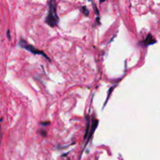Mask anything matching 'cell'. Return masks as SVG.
I'll return each instance as SVG.
<instances>
[{"label":"cell","instance_id":"cell-1","mask_svg":"<svg viewBox=\"0 0 160 160\" xmlns=\"http://www.w3.org/2000/svg\"><path fill=\"white\" fill-rule=\"evenodd\" d=\"M59 19L57 15V3L56 0H49V11L45 18V23L51 27L54 28L57 26Z\"/></svg>","mask_w":160,"mask_h":160},{"label":"cell","instance_id":"cell-2","mask_svg":"<svg viewBox=\"0 0 160 160\" xmlns=\"http://www.w3.org/2000/svg\"><path fill=\"white\" fill-rule=\"evenodd\" d=\"M19 45L21 47V48H22V49H26V50L28 51V52H30V53H33L34 55L42 56L44 57V58H45L46 59H48V60H50V59L49 58V56H47L45 55V53L43 51L39 50V49H38L34 46H33L32 45L28 44V42H26V41L23 40V39H20V40Z\"/></svg>","mask_w":160,"mask_h":160},{"label":"cell","instance_id":"cell-3","mask_svg":"<svg viewBox=\"0 0 160 160\" xmlns=\"http://www.w3.org/2000/svg\"><path fill=\"white\" fill-rule=\"evenodd\" d=\"M98 124H99V120H96V119H92L91 122L90 123L88 119V116L87 117V127H86V132H85V134H84V138L88 137V140H87V143L88 142L90 138L91 137V136L93 135L95 131L97 128Z\"/></svg>","mask_w":160,"mask_h":160},{"label":"cell","instance_id":"cell-4","mask_svg":"<svg viewBox=\"0 0 160 160\" xmlns=\"http://www.w3.org/2000/svg\"><path fill=\"white\" fill-rule=\"evenodd\" d=\"M141 42H142V45H143L147 47L149 46V45H152L153 44H156V39L153 38V36H152V34H148L147 35V37L145 38V39L142 41Z\"/></svg>","mask_w":160,"mask_h":160},{"label":"cell","instance_id":"cell-5","mask_svg":"<svg viewBox=\"0 0 160 160\" xmlns=\"http://www.w3.org/2000/svg\"><path fill=\"white\" fill-rule=\"evenodd\" d=\"M81 10H82L83 13H84L85 16H89V10L88 9V8H87L86 7H81Z\"/></svg>","mask_w":160,"mask_h":160},{"label":"cell","instance_id":"cell-6","mask_svg":"<svg viewBox=\"0 0 160 160\" xmlns=\"http://www.w3.org/2000/svg\"><path fill=\"white\" fill-rule=\"evenodd\" d=\"M41 123H42V125H44V126H47L48 124H49V122H42Z\"/></svg>","mask_w":160,"mask_h":160},{"label":"cell","instance_id":"cell-7","mask_svg":"<svg viewBox=\"0 0 160 160\" xmlns=\"http://www.w3.org/2000/svg\"><path fill=\"white\" fill-rule=\"evenodd\" d=\"M7 36H8L9 40H10V34H9V31H7Z\"/></svg>","mask_w":160,"mask_h":160},{"label":"cell","instance_id":"cell-8","mask_svg":"<svg viewBox=\"0 0 160 160\" xmlns=\"http://www.w3.org/2000/svg\"><path fill=\"white\" fill-rule=\"evenodd\" d=\"M105 1H106V0H99V2H100V3H102V2H105Z\"/></svg>","mask_w":160,"mask_h":160}]
</instances>
